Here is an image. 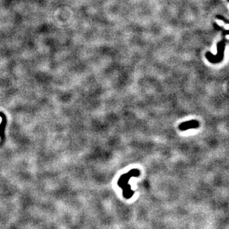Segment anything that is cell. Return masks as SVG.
<instances>
[{
  "label": "cell",
  "instance_id": "7a4b0ae2",
  "mask_svg": "<svg viewBox=\"0 0 229 229\" xmlns=\"http://www.w3.org/2000/svg\"><path fill=\"white\" fill-rule=\"evenodd\" d=\"M200 124L197 120H190L185 122H183L179 126V129L181 131H186L188 129L197 128Z\"/></svg>",
  "mask_w": 229,
  "mask_h": 229
},
{
  "label": "cell",
  "instance_id": "6da1fadb",
  "mask_svg": "<svg viewBox=\"0 0 229 229\" xmlns=\"http://www.w3.org/2000/svg\"><path fill=\"white\" fill-rule=\"evenodd\" d=\"M139 174H140V172L139 170L132 169L128 173L123 174L120 177V178L119 179V182H118V185L122 188V189H123V190H124V195L127 194V196H126V197H127V194H130V196H131L132 195H133V193H134L131 190L130 186H129L128 184V181L129 179L132 177H139Z\"/></svg>",
  "mask_w": 229,
  "mask_h": 229
},
{
  "label": "cell",
  "instance_id": "3957f363",
  "mask_svg": "<svg viewBox=\"0 0 229 229\" xmlns=\"http://www.w3.org/2000/svg\"><path fill=\"white\" fill-rule=\"evenodd\" d=\"M2 122V116H0V125H1Z\"/></svg>",
  "mask_w": 229,
  "mask_h": 229
}]
</instances>
